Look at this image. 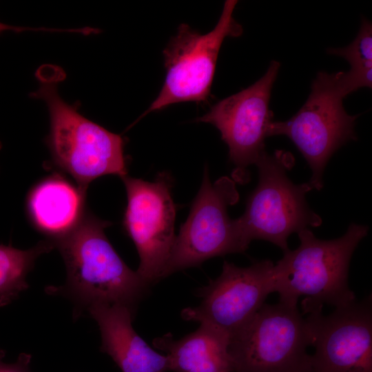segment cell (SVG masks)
I'll use <instances>...</instances> for the list:
<instances>
[{
	"mask_svg": "<svg viewBox=\"0 0 372 372\" xmlns=\"http://www.w3.org/2000/svg\"><path fill=\"white\" fill-rule=\"evenodd\" d=\"M36 76L39 88L31 96L48 107L50 125L46 142L56 167L72 177L85 194L99 177L127 176L123 138L83 116L59 94L57 84L65 77L63 70L45 65Z\"/></svg>",
	"mask_w": 372,
	"mask_h": 372,
	"instance_id": "cell-1",
	"label": "cell"
},
{
	"mask_svg": "<svg viewBox=\"0 0 372 372\" xmlns=\"http://www.w3.org/2000/svg\"><path fill=\"white\" fill-rule=\"evenodd\" d=\"M111 223L86 212L77 227L52 240L64 260L67 279L50 287V294L68 297L81 311L98 303L121 304L134 313L149 286L115 251L105 234Z\"/></svg>",
	"mask_w": 372,
	"mask_h": 372,
	"instance_id": "cell-2",
	"label": "cell"
},
{
	"mask_svg": "<svg viewBox=\"0 0 372 372\" xmlns=\"http://www.w3.org/2000/svg\"><path fill=\"white\" fill-rule=\"evenodd\" d=\"M366 225L351 223L342 236L321 240L308 228L298 233L300 245L283 252L274 264L273 292L279 300L298 305L304 313L322 309L324 304L339 307L356 298L348 285L349 264L360 242L367 235Z\"/></svg>",
	"mask_w": 372,
	"mask_h": 372,
	"instance_id": "cell-3",
	"label": "cell"
},
{
	"mask_svg": "<svg viewBox=\"0 0 372 372\" xmlns=\"http://www.w3.org/2000/svg\"><path fill=\"white\" fill-rule=\"evenodd\" d=\"M293 164V156L282 150L273 154L265 151L256 163L258 185L247 198L244 214L234 219L246 246L253 240H263L285 252L291 234L321 225V218L306 200L307 193L313 189L309 182L297 185L287 176Z\"/></svg>",
	"mask_w": 372,
	"mask_h": 372,
	"instance_id": "cell-4",
	"label": "cell"
},
{
	"mask_svg": "<svg viewBox=\"0 0 372 372\" xmlns=\"http://www.w3.org/2000/svg\"><path fill=\"white\" fill-rule=\"evenodd\" d=\"M343 72L318 74L311 93L298 112L285 121H272L268 136H287L302 154L312 176V189L320 190L326 165L340 147L356 139L355 122L358 115H349L342 101L349 94Z\"/></svg>",
	"mask_w": 372,
	"mask_h": 372,
	"instance_id": "cell-5",
	"label": "cell"
},
{
	"mask_svg": "<svg viewBox=\"0 0 372 372\" xmlns=\"http://www.w3.org/2000/svg\"><path fill=\"white\" fill-rule=\"evenodd\" d=\"M308 323L298 305L265 303L230 340L231 372H310Z\"/></svg>",
	"mask_w": 372,
	"mask_h": 372,
	"instance_id": "cell-6",
	"label": "cell"
},
{
	"mask_svg": "<svg viewBox=\"0 0 372 372\" xmlns=\"http://www.w3.org/2000/svg\"><path fill=\"white\" fill-rule=\"evenodd\" d=\"M237 3L225 1L217 24L208 33L201 34L186 23L179 25L163 52L166 69L163 87L139 119L174 103L207 101L223 42L242 33L233 17Z\"/></svg>",
	"mask_w": 372,
	"mask_h": 372,
	"instance_id": "cell-7",
	"label": "cell"
},
{
	"mask_svg": "<svg viewBox=\"0 0 372 372\" xmlns=\"http://www.w3.org/2000/svg\"><path fill=\"white\" fill-rule=\"evenodd\" d=\"M238 198L233 180L223 176L212 184L205 168L201 187L176 237L162 279L209 258L242 253L248 248L227 213Z\"/></svg>",
	"mask_w": 372,
	"mask_h": 372,
	"instance_id": "cell-8",
	"label": "cell"
},
{
	"mask_svg": "<svg viewBox=\"0 0 372 372\" xmlns=\"http://www.w3.org/2000/svg\"><path fill=\"white\" fill-rule=\"evenodd\" d=\"M121 179L127 198L123 226L139 255L136 272L149 287L162 279L176 237L172 179L165 172L153 182L127 175Z\"/></svg>",
	"mask_w": 372,
	"mask_h": 372,
	"instance_id": "cell-9",
	"label": "cell"
},
{
	"mask_svg": "<svg viewBox=\"0 0 372 372\" xmlns=\"http://www.w3.org/2000/svg\"><path fill=\"white\" fill-rule=\"evenodd\" d=\"M280 67L272 61L265 74L249 87L218 101L196 121L208 123L220 132L235 166V180L249 179L247 167L265 152V141L271 123V90Z\"/></svg>",
	"mask_w": 372,
	"mask_h": 372,
	"instance_id": "cell-10",
	"label": "cell"
},
{
	"mask_svg": "<svg viewBox=\"0 0 372 372\" xmlns=\"http://www.w3.org/2000/svg\"><path fill=\"white\" fill-rule=\"evenodd\" d=\"M273 266L270 260L256 261L246 267L224 261L220 276L198 291L200 303L183 309L182 318L212 327L231 340L273 292Z\"/></svg>",
	"mask_w": 372,
	"mask_h": 372,
	"instance_id": "cell-11",
	"label": "cell"
},
{
	"mask_svg": "<svg viewBox=\"0 0 372 372\" xmlns=\"http://www.w3.org/2000/svg\"><path fill=\"white\" fill-rule=\"evenodd\" d=\"M371 296L356 299L324 315L316 309L307 319L311 335L310 372H372Z\"/></svg>",
	"mask_w": 372,
	"mask_h": 372,
	"instance_id": "cell-12",
	"label": "cell"
},
{
	"mask_svg": "<svg viewBox=\"0 0 372 372\" xmlns=\"http://www.w3.org/2000/svg\"><path fill=\"white\" fill-rule=\"evenodd\" d=\"M86 310L99 327L101 351L122 372H169L166 355L154 350L134 329L135 313L130 308L98 303Z\"/></svg>",
	"mask_w": 372,
	"mask_h": 372,
	"instance_id": "cell-13",
	"label": "cell"
},
{
	"mask_svg": "<svg viewBox=\"0 0 372 372\" xmlns=\"http://www.w3.org/2000/svg\"><path fill=\"white\" fill-rule=\"evenodd\" d=\"M86 194L59 175L47 177L30 192L27 212L37 230L55 240L74 230L83 218Z\"/></svg>",
	"mask_w": 372,
	"mask_h": 372,
	"instance_id": "cell-14",
	"label": "cell"
},
{
	"mask_svg": "<svg viewBox=\"0 0 372 372\" xmlns=\"http://www.w3.org/2000/svg\"><path fill=\"white\" fill-rule=\"evenodd\" d=\"M230 338L200 324L194 332L175 340L170 334L157 338L154 346L166 353L172 372H231Z\"/></svg>",
	"mask_w": 372,
	"mask_h": 372,
	"instance_id": "cell-15",
	"label": "cell"
},
{
	"mask_svg": "<svg viewBox=\"0 0 372 372\" xmlns=\"http://www.w3.org/2000/svg\"><path fill=\"white\" fill-rule=\"evenodd\" d=\"M54 248V242L49 239L25 250L0 245V307L11 303L29 287L26 277L36 260Z\"/></svg>",
	"mask_w": 372,
	"mask_h": 372,
	"instance_id": "cell-16",
	"label": "cell"
},
{
	"mask_svg": "<svg viewBox=\"0 0 372 372\" xmlns=\"http://www.w3.org/2000/svg\"><path fill=\"white\" fill-rule=\"evenodd\" d=\"M327 52L344 58L353 71L372 70V25L366 19H362L355 39L347 47L329 48Z\"/></svg>",
	"mask_w": 372,
	"mask_h": 372,
	"instance_id": "cell-17",
	"label": "cell"
},
{
	"mask_svg": "<svg viewBox=\"0 0 372 372\" xmlns=\"http://www.w3.org/2000/svg\"><path fill=\"white\" fill-rule=\"evenodd\" d=\"M5 355V351L0 349V372H32L30 368L32 358L30 354L21 353L14 363L4 362L3 360Z\"/></svg>",
	"mask_w": 372,
	"mask_h": 372,
	"instance_id": "cell-18",
	"label": "cell"
},
{
	"mask_svg": "<svg viewBox=\"0 0 372 372\" xmlns=\"http://www.w3.org/2000/svg\"><path fill=\"white\" fill-rule=\"evenodd\" d=\"M31 30H36V31H37V30H41V31L42 30L45 31L49 30L48 29H46V28H25V27L13 26V25L5 24L0 22V33L6 32V31H13L16 32H21L23 31Z\"/></svg>",
	"mask_w": 372,
	"mask_h": 372,
	"instance_id": "cell-19",
	"label": "cell"
}]
</instances>
